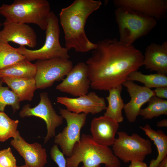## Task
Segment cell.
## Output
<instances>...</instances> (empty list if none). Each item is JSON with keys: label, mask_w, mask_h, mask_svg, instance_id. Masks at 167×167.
Here are the masks:
<instances>
[{"label": "cell", "mask_w": 167, "mask_h": 167, "mask_svg": "<svg viewBox=\"0 0 167 167\" xmlns=\"http://www.w3.org/2000/svg\"><path fill=\"white\" fill-rule=\"evenodd\" d=\"M0 80V112H4L7 105H10L15 113L20 108V101L17 95L8 87L2 86Z\"/></svg>", "instance_id": "4316f807"}, {"label": "cell", "mask_w": 167, "mask_h": 167, "mask_svg": "<svg viewBox=\"0 0 167 167\" xmlns=\"http://www.w3.org/2000/svg\"><path fill=\"white\" fill-rule=\"evenodd\" d=\"M125 87L131 97L130 101L124 105V110L128 121L135 122L139 115L141 107L155 96L154 91L144 86H141L134 81L126 80L122 84Z\"/></svg>", "instance_id": "5bb4252c"}, {"label": "cell", "mask_w": 167, "mask_h": 167, "mask_svg": "<svg viewBox=\"0 0 167 167\" xmlns=\"http://www.w3.org/2000/svg\"><path fill=\"white\" fill-rule=\"evenodd\" d=\"M118 137L112 146L114 155L123 162L143 161L146 156L152 152V144L149 139L136 133L131 135L123 131L117 132Z\"/></svg>", "instance_id": "52a82bcc"}, {"label": "cell", "mask_w": 167, "mask_h": 167, "mask_svg": "<svg viewBox=\"0 0 167 167\" xmlns=\"http://www.w3.org/2000/svg\"><path fill=\"white\" fill-rule=\"evenodd\" d=\"M40 98L39 104L34 107H30L29 104L25 105L20 112L19 115L22 118L37 117L45 121L47 129V134L44 140L45 144L55 137L56 129L62 124L63 118L56 113L47 92L41 93Z\"/></svg>", "instance_id": "30bf717a"}, {"label": "cell", "mask_w": 167, "mask_h": 167, "mask_svg": "<svg viewBox=\"0 0 167 167\" xmlns=\"http://www.w3.org/2000/svg\"><path fill=\"white\" fill-rule=\"evenodd\" d=\"M1 25H2L1 23V22H0V27L1 26Z\"/></svg>", "instance_id": "d590c367"}, {"label": "cell", "mask_w": 167, "mask_h": 167, "mask_svg": "<svg viewBox=\"0 0 167 167\" xmlns=\"http://www.w3.org/2000/svg\"><path fill=\"white\" fill-rule=\"evenodd\" d=\"M3 83L18 96L20 102L24 101H31L35 90L37 89L34 78H19L3 77L1 78Z\"/></svg>", "instance_id": "d6986e66"}, {"label": "cell", "mask_w": 167, "mask_h": 167, "mask_svg": "<svg viewBox=\"0 0 167 167\" xmlns=\"http://www.w3.org/2000/svg\"><path fill=\"white\" fill-rule=\"evenodd\" d=\"M147 165L143 161H134L131 162L128 167H148Z\"/></svg>", "instance_id": "4dcf8cb0"}, {"label": "cell", "mask_w": 167, "mask_h": 167, "mask_svg": "<svg viewBox=\"0 0 167 167\" xmlns=\"http://www.w3.org/2000/svg\"><path fill=\"white\" fill-rule=\"evenodd\" d=\"M0 164L4 167H17L10 148L0 150Z\"/></svg>", "instance_id": "83f0119b"}, {"label": "cell", "mask_w": 167, "mask_h": 167, "mask_svg": "<svg viewBox=\"0 0 167 167\" xmlns=\"http://www.w3.org/2000/svg\"><path fill=\"white\" fill-rule=\"evenodd\" d=\"M0 167H4L0 164Z\"/></svg>", "instance_id": "e575fe53"}, {"label": "cell", "mask_w": 167, "mask_h": 167, "mask_svg": "<svg viewBox=\"0 0 167 167\" xmlns=\"http://www.w3.org/2000/svg\"><path fill=\"white\" fill-rule=\"evenodd\" d=\"M143 55V65L146 69L167 75V41L161 44L151 43L146 48Z\"/></svg>", "instance_id": "ac0fdd59"}, {"label": "cell", "mask_w": 167, "mask_h": 167, "mask_svg": "<svg viewBox=\"0 0 167 167\" xmlns=\"http://www.w3.org/2000/svg\"><path fill=\"white\" fill-rule=\"evenodd\" d=\"M113 2L116 8L129 9L156 20H161L167 17L166 0H114Z\"/></svg>", "instance_id": "9a60e30c"}, {"label": "cell", "mask_w": 167, "mask_h": 167, "mask_svg": "<svg viewBox=\"0 0 167 167\" xmlns=\"http://www.w3.org/2000/svg\"><path fill=\"white\" fill-rule=\"evenodd\" d=\"M50 11L47 0H15L11 4H3L0 6V15L7 20L19 24H35L45 30Z\"/></svg>", "instance_id": "277c9868"}, {"label": "cell", "mask_w": 167, "mask_h": 167, "mask_svg": "<svg viewBox=\"0 0 167 167\" xmlns=\"http://www.w3.org/2000/svg\"><path fill=\"white\" fill-rule=\"evenodd\" d=\"M120 34L119 41L130 46L138 39L148 34L156 26L157 20L138 12L124 8L115 11Z\"/></svg>", "instance_id": "5b68a950"}, {"label": "cell", "mask_w": 167, "mask_h": 167, "mask_svg": "<svg viewBox=\"0 0 167 167\" xmlns=\"http://www.w3.org/2000/svg\"><path fill=\"white\" fill-rule=\"evenodd\" d=\"M126 80L140 82L150 89L167 87V75L158 73L144 75L138 71H135L129 74Z\"/></svg>", "instance_id": "603a6c76"}, {"label": "cell", "mask_w": 167, "mask_h": 167, "mask_svg": "<svg viewBox=\"0 0 167 167\" xmlns=\"http://www.w3.org/2000/svg\"><path fill=\"white\" fill-rule=\"evenodd\" d=\"M3 25V28L0 31V42H12L31 48L36 46V34L29 25L14 23L6 19Z\"/></svg>", "instance_id": "4fadbf2b"}, {"label": "cell", "mask_w": 167, "mask_h": 167, "mask_svg": "<svg viewBox=\"0 0 167 167\" xmlns=\"http://www.w3.org/2000/svg\"><path fill=\"white\" fill-rule=\"evenodd\" d=\"M156 126L159 127H166L167 126V119H164L158 121L156 123Z\"/></svg>", "instance_id": "1f68e13d"}, {"label": "cell", "mask_w": 167, "mask_h": 167, "mask_svg": "<svg viewBox=\"0 0 167 167\" xmlns=\"http://www.w3.org/2000/svg\"><path fill=\"white\" fill-rule=\"evenodd\" d=\"M34 64L36 88L40 89L49 87L55 82L62 80L73 66L71 61L61 58L37 60Z\"/></svg>", "instance_id": "9c48e42d"}, {"label": "cell", "mask_w": 167, "mask_h": 167, "mask_svg": "<svg viewBox=\"0 0 167 167\" xmlns=\"http://www.w3.org/2000/svg\"><path fill=\"white\" fill-rule=\"evenodd\" d=\"M45 30V40L43 46L39 49L31 50L24 46L16 48L18 52L30 62L56 58L69 59L68 50L61 46L59 42L60 29L57 16L50 11Z\"/></svg>", "instance_id": "8992f818"}, {"label": "cell", "mask_w": 167, "mask_h": 167, "mask_svg": "<svg viewBox=\"0 0 167 167\" xmlns=\"http://www.w3.org/2000/svg\"><path fill=\"white\" fill-rule=\"evenodd\" d=\"M66 167H121L120 160L114 154L109 147L99 144L91 135L83 134L79 141L74 145L71 154L67 157Z\"/></svg>", "instance_id": "3957f363"}, {"label": "cell", "mask_w": 167, "mask_h": 167, "mask_svg": "<svg viewBox=\"0 0 167 167\" xmlns=\"http://www.w3.org/2000/svg\"><path fill=\"white\" fill-rule=\"evenodd\" d=\"M17 167H19V166H17Z\"/></svg>", "instance_id": "74e56055"}, {"label": "cell", "mask_w": 167, "mask_h": 167, "mask_svg": "<svg viewBox=\"0 0 167 167\" xmlns=\"http://www.w3.org/2000/svg\"><path fill=\"white\" fill-rule=\"evenodd\" d=\"M1 79V78H0V80Z\"/></svg>", "instance_id": "8d00e7d4"}, {"label": "cell", "mask_w": 167, "mask_h": 167, "mask_svg": "<svg viewBox=\"0 0 167 167\" xmlns=\"http://www.w3.org/2000/svg\"><path fill=\"white\" fill-rule=\"evenodd\" d=\"M19 167H29L28 166H27V165H22L20 166H19Z\"/></svg>", "instance_id": "836d02e7"}, {"label": "cell", "mask_w": 167, "mask_h": 167, "mask_svg": "<svg viewBox=\"0 0 167 167\" xmlns=\"http://www.w3.org/2000/svg\"><path fill=\"white\" fill-rule=\"evenodd\" d=\"M102 4L100 0H75L62 8L59 20L64 33L65 48L77 52L85 53L95 48L96 44L88 38L84 27L89 16Z\"/></svg>", "instance_id": "7a4b0ae2"}, {"label": "cell", "mask_w": 167, "mask_h": 167, "mask_svg": "<svg viewBox=\"0 0 167 167\" xmlns=\"http://www.w3.org/2000/svg\"><path fill=\"white\" fill-rule=\"evenodd\" d=\"M57 102L65 106L69 111L76 113L95 114L105 110L107 107L105 98L93 92L77 98L58 96Z\"/></svg>", "instance_id": "7c38bea8"}, {"label": "cell", "mask_w": 167, "mask_h": 167, "mask_svg": "<svg viewBox=\"0 0 167 167\" xmlns=\"http://www.w3.org/2000/svg\"><path fill=\"white\" fill-rule=\"evenodd\" d=\"M51 159L56 163L58 167H66L67 161L64 154L59 149L58 145L54 144L50 151Z\"/></svg>", "instance_id": "f1b7e54d"}, {"label": "cell", "mask_w": 167, "mask_h": 167, "mask_svg": "<svg viewBox=\"0 0 167 167\" xmlns=\"http://www.w3.org/2000/svg\"><path fill=\"white\" fill-rule=\"evenodd\" d=\"M119 123L113 119L103 116L93 118L90 131L93 139L101 145L109 146L114 144Z\"/></svg>", "instance_id": "e0dca14e"}, {"label": "cell", "mask_w": 167, "mask_h": 167, "mask_svg": "<svg viewBox=\"0 0 167 167\" xmlns=\"http://www.w3.org/2000/svg\"><path fill=\"white\" fill-rule=\"evenodd\" d=\"M155 96L162 99H167V87L156 88L154 90Z\"/></svg>", "instance_id": "f546056e"}, {"label": "cell", "mask_w": 167, "mask_h": 167, "mask_svg": "<svg viewBox=\"0 0 167 167\" xmlns=\"http://www.w3.org/2000/svg\"><path fill=\"white\" fill-rule=\"evenodd\" d=\"M19 121L11 119L4 112H0V142L15 137L19 131L17 128Z\"/></svg>", "instance_id": "484cf974"}, {"label": "cell", "mask_w": 167, "mask_h": 167, "mask_svg": "<svg viewBox=\"0 0 167 167\" xmlns=\"http://www.w3.org/2000/svg\"><path fill=\"white\" fill-rule=\"evenodd\" d=\"M25 58L16 48L9 43L0 42V70L13 65Z\"/></svg>", "instance_id": "d4e9b609"}, {"label": "cell", "mask_w": 167, "mask_h": 167, "mask_svg": "<svg viewBox=\"0 0 167 167\" xmlns=\"http://www.w3.org/2000/svg\"><path fill=\"white\" fill-rule=\"evenodd\" d=\"M96 44L86 62L93 89L108 91L122 85L130 73L143 66L144 55L133 45L125 46L116 38Z\"/></svg>", "instance_id": "6da1fadb"}, {"label": "cell", "mask_w": 167, "mask_h": 167, "mask_svg": "<svg viewBox=\"0 0 167 167\" xmlns=\"http://www.w3.org/2000/svg\"><path fill=\"white\" fill-rule=\"evenodd\" d=\"M11 144L23 158L25 165L29 167H44L47 162L46 150L40 143L30 144L20 135L19 132L12 139Z\"/></svg>", "instance_id": "2e32d148"}, {"label": "cell", "mask_w": 167, "mask_h": 167, "mask_svg": "<svg viewBox=\"0 0 167 167\" xmlns=\"http://www.w3.org/2000/svg\"><path fill=\"white\" fill-rule=\"evenodd\" d=\"M157 167H167V156L159 163Z\"/></svg>", "instance_id": "d6a6232c"}, {"label": "cell", "mask_w": 167, "mask_h": 167, "mask_svg": "<svg viewBox=\"0 0 167 167\" xmlns=\"http://www.w3.org/2000/svg\"><path fill=\"white\" fill-rule=\"evenodd\" d=\"M90 87L87 65L84 62H80L73 66L56 88L61 92L79 96L88 94Z\"/></svg>", "instance_id": "8fae6325"}, {"label": "cell", "mask_w": 167, "mask_h": 167, "mask_svg": "<svg viewBox=\"0 0 167 167\" xmlns=\"http://www.w3.org/2000/svg\"><path fill=\"white\" fill-rule=\"evenodd\" d=\"M122 85H119L109 89V95L106 97L108 102L104 116L109 117L119 123L123 121L122 110L125 104L121 96Z\"/></svg>", "instance_id": "44dd1931"}, {"label": "cell", "mask_w": 167, "mask_h": 167, "mask_svg": "<svg viewBox=\"0 0 167 167\" xmlns=\"http://www.w3.org/2000/svg\"><path fill=\"white\" fill-rule=\"evenodd\" d=\"M139 128L145 133L156 145L158 156L150 162L148 167H157L159 163L167 156V135L161 130L155 131L148 124Z\"/></svg>", "instance_id": "ffe728a7"}, {"label": "cell", "mask_w": 167, "mask_h": 167, "mask_svg": "<svg viewBox=\"0 0 167 167\" xmlns=\"http://www.w3.org/2000/svg\"><path fill=\"white\" fill-rule=\"evenodd\" d=\"M36 67L25 58L10 66L0 70V78L10 77L19 78H34Z\"/></svg>", "instance_id": "7402d4cb"}, {"label": "cell", "mask_w": 167, "mask_h": 167, "mask_svg": "<svg viewBox=\"0 0 167 167\" xmlns=\"http://www.w3.org/2000/svg\"><path fill=\"white\" fill-rule=\"evenodd\" d=\"M59 113L66 120L67 126L55 136L54 142L59 146L64 155L69 157L74 145L80 140V131L86 123L88 114L76 113L62 108H60Z\"/></svg>", "instance_id": "ba28073f"}, {"label": "cell", "mask_w": 167, "mask_h": 167, "mask_svg": "<svg viewBox=\"0 0 167 167\" xmlns=\"http://www.w3.org/2000/svg\"><path fill=\"white\" fill-rule=\"evenodd\" d=\"M148 106L141 109L139 115L144 119H151L162 115H167V100L157 97H152L148 102Z\"/></svg>", "instance_id": "cb8c5ba5"}]
</instances>
